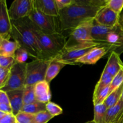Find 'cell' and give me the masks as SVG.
Wrapping results in <instances>:
<instances>
[{
	"instance_id": "45",
	"label": "cell",
	"mask_w": 123,
	"mask_h": 123,
	"mask_svg": "<svg viewBox=\"0 0 123 123\" xmlns=\"http://www.w3.org/2000/svg\"><path fill=\"white\" fill-rule=\"evenodd\" d=\"M118 120H119V119H118ZM118 121H116V122H114V123H118Z\"/></svg>"
},
{
	"instance_id": "3",
	"label": "cell",
	"mask_w": 123,
	"mask_h": 123,
	"mask_svg": "<svg viewBox=\"0 0 123 123\" xmlns=\"http://www.w3.org/2000/svg\"><path fill=\"white\" fill-rule=\"evenodd\" d=\"M28 23L33 31L42 52V60L50 61L63 51L67 37L62 33L47 34L41 31L27 17Z\"/></svg>"
},
{
	"instance_id": "43",
	"label": "cell",
	"mask_w": 123,
	"mask_h": 123,
	"mask_svg": "<svg viewBox=\"0 0 123 123\" xmlns=\"http://www.w3.org/2000/svg\"><path fill=\"white\" fill-rule=\"evenodd\" d=\"M85 123H96L94 122V121H93V120H91V121H87V122Z\"/></svg>"
},
{
	"instance_id": "44",
	"label": "cell",
	"mask_w": 123,
	"mask_h": 123,
	"mask_svg": "<svg viewBox=\"0 0 123 123\" xmlns=\"http://www.w3.org/2000/svg\"><path fill=\"white\" fill-rule=\"evenodd\" d=\"M121 98H122V100H123V92H122V94H121Z\"/></svg>"
},
{
	"instance_id": "34",
	"label": "cell",
	"mask_w": 123,
	"mask_h": 123,
	"mask_svg": "<svg viewBox=\"0 0 123 123\" xmlns=\"http://www.w3.org/2000/svg\"><path fill=\"white\" fill-rule=\"evenodd\" d=\"M10 70L7 68L0 67V88L1 89L6 85L9 76Z\"/></svg>"
},
{
	"instance_id": "7",
	"label": "cell",
	"mask_w": 123,
	"mask_h": 123,
	"mask_svg": "<svg viewBox=\"0 0 123 123\" xmlns=\"http://www.w3.org/2000/svg\"><path fill=\"white\" fill-rule=\"evenodd\" d=\"M50 61L33 60L26 62L25 86L35 85L40 82L45 80L46 73Z\"/></svg>"
},
{
	"instance_id": "9",
	"label": "cell",
	"mask_w": 123,
	"mask_h": 123,
	"mask_svg": "<svg viewBox=\"0 0 123 123\" xmlns=\"http://www.w3.org/2000/svg\"><path fill=\"white\" fill-rule=\"evenodd\" d=\"M120 14L106 6L98 10L94 18L95 22L102 26L113 28L120 25Z\"/></svg>"
},
{
	"instance_id": "18",
	"label": "cell",
	"mask_w": 123,
	"mask_h": 123,
	"mask_svg": "<svg viewBox=\"0 0 123 123\" xmlns=\"http://www.w3.org/2000/svg\"><path fill=\"white\" fill-rule=\"evenodd\" d=\"M19 48L18 43L15 41L2 38L0 42V56L14 58L16 51Z\"/></svg>"
},
{
	"instance_id": "14",
	"label": "cell",
	"mask_w": 123,
	"mask_h": 123,
	"mask_svg": "<svg viewBox=\"0 0 123 123\" xmlns=\"http://www.w3.org/2000/svg\"><path fill=\"white\" fill-rule=\"evenodd\" d=\"M33 5L40 12L46 15L55 17L60 16L55 0H33Z\"/></svg>"
},
{
	"instance_id": "2",
	"label": "cell",
	"mask_w": 123,
	"mask_h": 123,
	"mask_svg": "<svg viewBox=\"0 0 123 123\" xmlns=\"http://www.w3.org/2000/svg\"><path fill=\"white\" fill-rule=\"evenodd\" d=\"M11 22V37L34 60H42L40 49L36 36L28 23L27 17L17 20H12Z\"/></svg>"
},
{
	"instance_id": "32",
	"label": "cell",
	"mask_w": 123,
	"mask_h": 123,
	"mask_svg": "<svg viewBox=\"0 0 123 123\" xmlns=\"http://www.w3.org/2000/svg\"><path fill=\"white\" fill-rule=\"evenodd\" d=\"M28 54L25 50L22 48H18L16 51L14 59L15 61L18 63H26V60L28 58Z\"/></svg>"
},
{
	"instance_id": "12",
	"label": "cell",
	"mask_w": 123,
	"mask_h": 123,
	"mask_svg": "<svg viewBox=\"0 0 123 123\" xmlns=\"http://www.w3.org/2000/svg\"><path fill=\"white\" fill-rule=\"evenodd\" d=\"M95 48V47H94ZM93 48L64 50L54 60L66 65H76V61L87 54Z\"/></svg>"
},
{
	"instance_id": "26",
	"label": "cell",
	"mask_w": 123,
	"mask_h": 123,
	"mask_svg": "<svg viewBox=\"0 0 123 123\" xmlns=\"http://www.w3.org/2000/svg\"><path fill=\"white\" fill-rule=\"evenodd\" d=\"M109 86H108V87L100 90V91L97 92V93L93 94L92 101H93L94 105L104 103L105 100L106 99L108 96H109Z\"/></svg>"
},
{
	"instance_id": "39",
	"label": "cell",
	"mask_w": 123,
	"mask_h": 123,
	"mask_svg": "<svg viewBox=\"0 0 123 123\" xmlns=\"http://www.w3.org/2000/svg\"><path fill=\"white\" fill-rule=\"evenodd\" d=\"M0 111L6 114H12V109L10 105L0 104Z\"/></svg>"
},
{
	"instance_id": "35",
	"label": "cell",
	"mask_w": 123,
	"mask_h": 123,
	"mask_svg": "<svg viewBox=\"0 0 123 123\" xmlns=\"http://www.w3.org/2000/svg\"><path fill=\"white\" fill-rule=\"evenodd\" d=\"M58 10L61 11L75 3V0H55Z\"/></svg>"
},
{
	"instance_id": "36",
	"label": "cell",
	"mask_w": 123,
	"mask_h": 123,
	"mask_svg": "<svg viewBox=\"0 0 123 123\" xmlns=\"http://www.w3.org/2000/svg\"><path fill=\"white\" fill-rule=\"evenodd\" d=\"M112 51L116 52L120 56L121 54L123 53V25H122V29H121V34H120V40H119L118 43V47L116 49L113 50Z\"/></svg>"
},
{
	"instance_id": "31",
	"label": "cell",
	"mask_w": 123,
	"mask_h": 123,
	"mask_svg": "<svg viewBox=\"0 0 123 123\" xmlns=\"http://www.w3.org/2000/svg\"><path fill=\"white\" fill-rule=\"evenodd\" d=\"M34 115L36 123H48L52 118H54L47 111L40 112L35 114Z\"/></svg>"
},
{
	"instance_id": "41",
	"label": "cell",
	"mask_w": 123,
	"mask_h": 123,
	"mask_svg": "<svg viewBox=\"0 0 123 123\" xmlns=\"http://www.w3.org/2000/svg\"><path fill=\"white\" fill-rule=\"evenodd\" d=\"M117 123H123V113L122 115H121V116L120 117V118H119Z\"/></svg>"
},
{
	"instance_id": "38",
	"label": "cell",
	"mask_w": 123,
	"mask_h": 123,
	"mask_svg": "<svg viewBox=\"0 0 123 123\" xmlns=\"http://www.w3.org/2000/svg\"><path fill=\"white\" fill-rule=\"evenodd\" d=\"M0 104L10 105L9 98L7 92L0 90Z\"/></svg>"
},
{
	"instance_id": "25",
	"label": "cell",
	"mask_w": 123,
	"mask_h": 123,
	"mask_svg": "<svg viewBox=\"0 0 123 123\" xmlns=\"http://www.w3.org/2000/svg\"><path fill=\"white\" fill-rule=\"evenodd\" d=\"M37 102L35 96L34 85L25 86L23 92V103L24 105H29Z\"/></svg>"
},
{
	"instance_id": "24",
	"label": "cell",
	"mask_w": 123,
	"mask_h": 123,
	"mask_svg": "<svg viewBox=\"0 0 123 123\" xmlns=\"http://www.w3.org/2000/svg\"><path fill=\"white\" fill-rule=\"evenodd\" d=\"M44 111H46L45 103L36 102L33 103L23 106L21 112H24L35 115L37 113Z\"/></svg>"
},
{
	"instance_id": "23",
	"label": "cell",
	"mask_w": 123,
	"mask_h": 123,
	"mask_svg": "<svg viewBox=\"0 0 123 123\" xmlns=\"http://www.w3.org/2000/svg\"><path fill=\"white\" fill-rule=\"evenodd\" d=\"M113 78H114V77L112 76L111 74L107 73L106 72L103 70L99 80H98V82L96 84V86H95L94 94L97 93V92L100 91V90L110 86L111 84Z\"/></svg>"
},
{
	"instance_id": "46",
	"label": "cell",
	"mask_w": 123,
	"mask_h": 123,
	"mask_svg": "<svg viewBox=\"0 0 123 123\" xmlns=\"http://www.w3.org/2000/svg\"><path fill=\"white\" fill-rule=\"evenodd\" d=\"M1 38H2V37H1V36H0V42H1Z\"/></svg>"
},
{
	"instance_id": "47",
	"label": "cell",
	"mask_w": 123,
	"mask_h": 123,
	"mask_svg": "<svg viewBox=\"0 0 123 123\" xmlns=\"http://www.w3.org/2000/svg\"><path fill=\"white\" fill-rule=\"evenodd\" d=\"M0 90H1V88H0Z\"/></svg>"
},
{
	"instance_id": "19",
	"label": "cell",
	"mask_w": 123,
	"mask_h": 123,
	"mask_svg": "<svg viewBox=\"0 0 123 123\" xmlns=\"http://www.w3.org/2000/svg\"><path fill=\"white\" fill-rule=\"evenodd\" d=\"M123 113V100L120 98V100L112 106L107 109L106 114V123H112L118 120Z\"/></svg>"
},
{
	"instance_id": "16",
	"label": "cell",
	"mask_w": 123,
	"mask_h": 123,
	"mask_svg": "<svg viewBox=\"0 0 123 123\" xmlns=\"http://www.w3.org/2000/svg\"><path fill=\"white\" fill-rule=\"evenodd\" d=\"M23 92H24V88L13 90L7 92V96L9 98L10 105L12 109V114L14 116L21 112L24 106Z\"/></svg>"
},
{
	"instance_id": "40",
	"label": "cell",
	"mask_w": 123,
	"mask_h": 123,
	"mask_svg": "<svg viewBox=\"0 0 123 123\" xmlns=\"http://www.w3.org/2000/svg\"><path fill=\"white\" fill-rule=\"evenodd\" d=\"M120 24L121 25H123V13L121 15H120Z\"/></svg>"
},
{
	"instance_id": "42",
	"label": "cell",
	"mask_w": 123,
	"mask_h": 123,
	"mask_svg": "<svg viewBox=\"0 0 123 123\" xmlns=\"http://www.w3.org/2000/svg\"><path fill=\"white\" fill-rule=\"evenodd\" d=\"M6 114H6V113L0 111V120H1V118H3L6 115Z\"/></svg>"
},
{
	"instance_id": "33",
	"label": "cell",
	"mask_w": 123,
	"mask_h": 123,
	"mask_svg": "<svg viewBox=\"0 0 123 123\" xmlns=\"http://www.w3.org/2000/svg\"><path fill=\"white\" fill-rule=\"evenodd\" d=\"M15 59L11 56H0V67L10 70L15 63Z\"/></svg>"
},
{
	"instance_id": "15",
	"label": "cell",
	"mask_w": 123,
	"mask_h": 123,
	"mask_svg": "<svg viewBox=\"0 0 123 123\" xmlns=\"http://www.w3.org/2000/svg\"><path fill=\"white\" fill-rule=\"evenodd\" d=\"M34 92L37 102L45 104L50 102L52 95L50 86L46 80L40 82L34 85Z\"/></svg>"
},
{
	"instance_id": "1",
	"label": "cell",
	"mask_w": 123,
	"mask_h": 123,
	"mask_svg": "<svg viewBox=\"0 0 123 123\" xmlns=\"http://www.w3.org/2000/svg\"><path fill=\"white\" fill-rule=\"evenodd\" d=\"M102 7L90 6L82 0H75V3L60 12L61 31H72L83 22L94 19L97 12Z\"/></svg>"
},
{
	"instance_id": "37",
	"label": "cell",
	"mask_w": 123,
	"mask_h": 123,
	"mask_svg": "<svg viewBox=\"0 0 123 123\" xmlns=\"http://www.w3.org/2000/svg\"><path fill=\"white\" fill-rule=\"evenodd\" d=\"M0 123H17L16 117L13 114H7L0 120Z\"/></svg>"
},
{
	"instance_id": "8",
	"label": "cell",
	"mask_w": 123,
	"mask_h": 123,
	"mask_svg": "<svg viewBox=\"0 0 123 123\" xmlns=\"http://www.w3.org/2000/svg\"><path fill=\"white\" fill-rule=\"evenodd\" d=\"M33 7V0H15L8 9L11 20H17L28 17Z\"/></svg>"
},
{
	"instance_id": "22",
	"label": "cell",
	"mask_w": 123,
	"mask_h": 123,
	"mask_svg": "<svg viewBox=\"0 0 123 123\" xmlns=\"http://www.w3.org/2000/svg\"><path fill=\"white\" fill-rule=\"evenodd\" d=\"M123 90V83L117 88L115 89L114 91L111 92L106 98V99L104 103L107 107V108H109L110 107L116 104L121 97V94Z\"/></svg>"
},
{
	"instance_id": "21",
	"label": "cell",
	"mask_w": 123,
	"mask_h": 123,
	"mask_svg": "<svg viewBox=\"0 0 123 123\" xmlns=\"http://www.w3.org/2000/svg\"><path fill=\"white\" fill-rule=\"evenodd\" d=\"M107 107L105 103L97 104L94 105V119L93 121L96 123H106V114Z\"/></svg>"
},
{
	"instance_id": "6",
	"label": "cell",
	"mask_w": 123,
	"mask_h": 123,
	"mask_svg": "<svg viewBox=\"0 0 123 123\" xmlns=\"http://www.w3.org/2000/svg\"><path fill=\"white\" fill-rule=\"evenodd\" d=\"M26 62L18 63L15 62L10 70L7 82L1 89V91L7 92L24 88L26 80Z\"/></svg>"
},
{
	"instance_id": "17",
	"label": "cell",
	"mask_w": 123,
	"mask_h": 123,
	"mask_svg": "<svg viewBox=\"0 0 123 123\" xmlns=\"http://www.w3.org/2000/svg\"><path fill=\"white\" fill-rule=\"evenodd\" d=\"M123 65V62L120 58V55L114 51L108 58V60L103 70L106 72L113 77H115L120 70Z\"/></svg>"
},
{
	"instance_id": "4",
	"label": "cell",
	"mask_w": 123,
	"mask_h": 123,
	"mask_svg": "<svg viewBox=\"0 0 123 123\" xmlns=\"http://www.w3.org/2000/svg\"><path fill=\"white\" fill-rule=\"evenodd\" d=\"M94 21V19H91L84 22L78 27L71 31L64 50L85 49L101 46H107L104 43L94 40L92 38L91 30Z\"/></svg>"
},
{
	"instance_id": "13",
	"label": "cell",
	"mask_w": 123,
	"mask_h": 123,
	"mask_svg": "<svg viewBox=\"0 0 123 123\" xmlns=\"http://www.w3.org/2000/svg\"><path fill=\"white\" fill-rule=\"evenodd\" d=\"M117 26L113 28L108 27V26L98 25L97 23L95 22V21H94L92 30H91L92 38H93L94 40L96 41V42H100V43H104L106 45L112 47L108 43L107 40H108V36L110 34L111 32L114 31Z\"/></svg>"
},
{
	"instance_id": "30",
	"label": "cell",
	"mask_w": 123,
	"mask_h": 123,
	"mask_svg": "<svg viewBox=\"0 0 123 123\" xmlns=\"http://www.w3.org/2000/svg\"><path fill=\"white\" fill-rule=\"evenodd\" d=\"M106 5L115 13L121 15L123 8V0H106Z\"/></svg>"
},
{
	"instance_id": "28",
	"label": "cell",
	"mask_w": 123,
	"mask_h": 123,
	"mask_svg": "<svg viewBox=\"0 0 123 123\" xmlns=\"http://www.w3.org/2000/svg\"><path fill=\"white\" fill-rule=\"evenodd\" d=\"M123 83V65L118 73L114 77L109 86V94L118 88Z\"/></svg>"
},
{
	"instance_id": "27",
	"label": "cell",
	"mask_w": 123,
	"mask_h": 123,
	"mask_svg": "<svg viewBox=\"0 0 123 123\" xmlns=\"http://www.w3.org/2000/svg\"><path fill=\"white\" fill-rule=\"evenodd\" d=\"M15 117L17 123H36L35 115L33 114L20 112Z\"/></svg>"
},
{
	"instance_id": "10",
	"label": "cell",
	"mask_w": 123,
	"mask_h": 123,
	"mask_svg": "<svg viewBox=\"0 0 123 123\" xmlns=\"http://www.w3.org/2000/svg\"><path fill=\"white\" fill-rule=\"evenodd\" d=\"M112 48L109 46H101L92 48L86 54L76 61L77 64H95L108 52L112 51Z\"/></svg>"
},
{
	"instance_id": "5",
	"label": "cell",
	"mask_w": 123,
	"mask_h": 123,
	"mask_svg": "<svg viewBox=\"0 0 123 123\" xmlns=\"http://www.w3.org/2000/svg\"><path fill=\"white\" fill-rule=\"evenodd\" d=\"M28 18L44 33L54 34L62 32L59 17L46 15L37 10L34 5Z\"/></svg>"
},
{
	"instance_id": "20",
	"label": "cell",
	"mask_w": 123,
	"mask_h": 123,
	"mask_svg": "<svg viewBox=\"0 0 123 123\" xmlns=\"http://www.w3.org/2000/svg\"><path fill=\"white\" fill-rule=\"evenodd\" d=\"M66 66V64H65L61 63L55 60H50L46 73V81L49 84L58 74L60 70Z\"/></svg>"
},
{
	"instance_id": "29",
	"label": "cell",
	"mask_w": 123,
	"mask_h": 123,
	"mask_svg": "<svg viewBox=\"0 0 123 123\" xmlns=\"http://www.w3.org/2000/svg\"><path fill=\"white\" fill-rule=\"evenodd\" d=\"M46 109L53 117L60 115L63 112V110L60 106L52 102H49L46 104Z\"/></svg>"
},
{
	"instance_id": "11",
	"label": "cell",
	"mask_w": 123,
	"mask_h": 123,
	"mask_svg": "<svg viewBox=\"0 0 123 123\" xmlns=\"http://www.w3.org/2000/svg\"><path fill=\"white\" fill-rule=\"evenodd\" d=\"M8 14L6 0H0V36L10 39L12 31V22Z\"/></svg>"
}]
</instances>
